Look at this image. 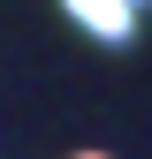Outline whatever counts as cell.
<instances>
[{"instance_id": "cell-1", "label": "cell", "mask_w": 152, "mask_h": 159, "mask_svg": "<svg viewBox=\"0 0 152 159\" xmlns=\"http://www.w3.org/2000/svg\"><path fill=\"white\" fill-rule=\"evenodd\" d=\"M61 8H69L84 30H99L107 46H122V38L137 30V8H122V0H61Z\"/></svg>"}, {"instance_id": "cell-2", "label": "cell", "mask_w": 152, "mask_h": 159, "mask_svg": "<svg viewBox=\"0 0 152 159\" xmlns=\"http://www.w3.org/2000/svg\"><path fill=\"white\" fill-rule=\"evenodd\" d=\"M122 8H145V0H122Z\"/></svg>"}, {"instance_id": "cell-3", "label": "cell", "mask_w": 152, "mask_h": 159, "mask_svg": "<svg viewBox=\"0 0 152 159\" xmlns=\"http://www.w3.org/2000/svg\"><path fill=\"white\" fill-rule=\"evenodd\" d=\"M84 159H91V152H84Z\"/></svg>"}]
</instances>
